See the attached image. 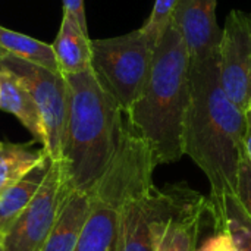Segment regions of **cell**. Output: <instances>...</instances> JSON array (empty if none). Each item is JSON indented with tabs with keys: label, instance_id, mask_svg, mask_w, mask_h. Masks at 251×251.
<instances>
[{
	"label": "cell",
	"instance_id": "23",
	"mask_svg": "<svg viewBox=\"0 0 251 251\" xmlns=\"http://www.w3.org/2000/svg\"><path fill=\"white\" fill-rule=\"evenodd\" d=\"M62 1H63V12H68L69 15H72L75 21L78 22V25L82 28V31L88 34L84 0H62Z\"/></svg>",
	"mask_w": 251,
	"mask_h": 251
},
{
	"label": "cell",
	"instance_id": "8",
	"mask_svg": "<svg viewBox=\"0 0 251 251\" xmlns=\"http://www.w3.org/2000/svg\"><path fill=\"white\" fill-rule=\"evenodd\" d=\"M65 188L59 163L51 160L34 199L0 235L3 251H40L54 224Z\"/></svg>",
	"mask_w": 251,
	"mask_h": 251
},
{
	"label": "cell",
	"instance_id": "19",
	"mask_svg": "<svg viewBox=\"0 0 251 251\" xmlns=\"http://www.w3.org/2000/svg\"><path fill=\"white\" fill-rule=\"evenodd\" d=\"M212 212L226 228L238 251H251V219L235 194L210 200Z\"/></svg>",
	"mask_w": 251,
	"mask_h": 251
},
{
	"label": "cell",
	"instance_id": "2",
	"mask_svg": "<svg viewBox=\"0 0 251 251\" xmlns=\"http://www.w3.org/2000/svg\"><path fill=\"white\" fill-rule=\"evenodd\" d=\"M63 76L68 121L57 163L66 191L90 194L112 157L124 110L93 68Z\"/></svg>",
	"mask_w": 251,
	"mask_h": 251
},
{
	"label": "cell",
	"instance_id": "5",
	"mask_svg": "<svg viewBox=\"0 0 251 251\" xmlns=\"http://www.w3.org/2000/svg\"><path fill=\"white\" fill-rule=\"evenodd\" d=\"M156 43L141 29L91 40V68L126 112L140 96L150 72Z\"/></svg>",
	"mask_w": 251,
	"mask_h": 251
},
{
	"label": "cell",
	"instance_id": "24",
	"mask_svg": "<svg viewBox=\"0 0 251 251\" xmlns=\"http://www.w3.org/2000/svg\"><path fill=\"white\" fill-rule=\"evenodd\" d=\"M246 121H247V126H246L243 149H244V157L249 160V163L251 165V107L246 112Z\"/></svg>",
	"mask_w": 251,
	"mask_h": 251
},
{
	"label": "cell",
	"instance_id": "3",
	"mask_svg": "<svg viewBox=\"0 0 251 251\" xmlns=\"http://www.w3.org/2000/svg\"><path fill=\"white\" fill-rule=\"evenodd\" d=\"M190 66L187 46L171 22L156 43L140 96L125 112L159 165L178 162L184 156L181 137L190 101Z\"/></svg>",
	"mask_w": 251,
	"mask_h": 251
},
{
	"label": "cell",
	"instance_id": "15",
	"mask_svg": "<svg viewBox=\"0 0 251 251\" xmlns=\"http://www.w3.org/2000/svg\"><path fill=\"white\" fill-rule=\"evenodd\" d=\"M119 212L91 201L90 213L74 251H118Z\"/></svg>",
	"mask_w": 251,
	"mask_h": 251
},
{
	"label": "cell",
	"instance_id": "12",
	"mask_svg": "<svg viewBox=\"0 0 251 251\" xmlns=\"http://www.w3.org/2000/svg\"><path fill=\"white\" fill-rule=\"evenodd\" d=\"M51 49L62 75L79 74L91 68V38L68 12L62 15L60 28Z\"/></svg>",
	"mask_w": 251,
	"mask_h": 251
},
{
	"label": "cell",
	"instance_id": "21",
	"mask_svg": "<svg viewBox=\"0 0 251 251\" xmlns=\"http://www.w3.org/2000/svg\"><path fill=\"white\" fill-rule=\"evenodd\" d=\"M212 209V207H210ZM213 213V212H212ZM196 251H238L229 232L226 231V228L216 219L215 213H213V222H212V229L210 232H207L199 240L197 249Z\"/></svg>",
	"mask_w": 251,
	"mask_h": 251
},
{
	"label": "cell",
	"instance_id": "26",
	"mask_svg": "<svg viewBox=\"0 0 251 251\" xmlns=\"http://www.w3.org/2000/svg\"><path fill=\"white\" fill-rule=\"evenodd\" d=\"M0 251H3V250H1V244H0Z\"/></svg>",
	"mask_w": 251,
	"mask_h": 251
},
{
	"label": "cell",
	"instance_id": "22",
	"mask_svg": "<svg viewBox=\"0 0 251 251\" xmlns=\"http://www.w3.org/2000/svg\"><path fill=\"white\" fill-rule=\"evenodd\" d=\"M241 206L247 212V215L251 219V165L246 157H243L240 165V175H238V185L237 193Z\"/></svg>",
	"mask_w": 251,
	"mask_h": 251
},
{
	"label": "cell",
	"instance_id": "14",
	"mask_svg": "<svg viewBox=\"0 0 251 251\" xmlns=\"http://www.w3.org/2000/svg\"><path fill=\"white\" fill-rule=\"evenodd\" d=\"M0 109L12 113L35 141L44 144V126L34 99L22 82L4 69H0Z\"/></svg>",
	"mask_w": 251,
	"mask_h": 251
},
{
	"label": "cell",
	"instance_id": "20",
	"mask_svg": "<svg viewBox=\"0 0 251 251\" xmlns=\"http://www.w3.org/2000/svg\"><path fill=\"white\" fill-rule=\"evenodd\" d=\"M181 0H154L153 9L150 16L147 18L146 24L141 26V29L154 41L160 38L162 32L166 29V26L171 24V19L174 16V12Z\"/></svg>",
	"mask_w": 251,
	"mask_h": 251
},
{
	"label": "cell",
	"instance_id": "18",
	"mask_svg": "<svg viewBox=\"0 0 251 251\" xmlns=\"http://www.w3.org/2000/svg\"><path fill=\"white\" fill-rule=\"evenodd\" d=\"M0 50L15 57L59 72L57 60L51 49V44L43 43L22 32L0 26Z\"/></svg>",
	"mask_w": 251,
	"mask_h": 251
},
{
	"label": "cell",
	"instance_id": "7",
	"mask_svg": "<svg viewBox=\"0 0 251 251\" xmlns=\"http://www.w3.org/2000/svg\"><path fill=\"white\" fill-rule=\"evenodd\" d=\"M0 69L15 75L34 99L44 126V144L47 156L57 162L62 154L66 121L68 88L60 72L15 57L0 50Z\"/></svg>",
	"mask_w": 251,
	"mask_h": 251
},
{
	"label": "cell",
	"instance_id": "4",
	"mask_svg": "<svg viewBox=\"0 0 251 251\" xmlns=\"http://www.w3.org/2000/svg\"><path fill=\"white\" fill-rule=\"evenodd\" d=\"M157 165L150 146L134 129L124 112L112 157L88 197L93 203L115 210L126 203L143 200L156 188L153 172Z\"/></svg>",
	"mask_w": 251,
	"mask_h": 251
},
{
	"label": "cell",
	"instance_id": "1",
	"mask_svg": "<svg viewBox=\"0 0 251 251\" xmlns=\"http://www.w3.org/2000/svg\"><path fill=\"white\" fill-rule=\"evenodd\" d=\"M246 112L225 94L218 51L190 66V101L182 125V153L207 176L210 200L237 193L244 157Z\"/></svg>",
	"mask_w": 251,
	"mask_h": 251
},
{
	"label": "cell",
	"instance_id": "13",
	"mask_svg": "<svg viewBox=\"0 0 251 251\" xmlns=\"http://www.w3.org/2000/svg\"><path fill=\"white\" fill-rule=\"evenodd\" d=\"M154 191L137 201L126 203L119 212L118 251H153L150 224L154 218Z\"/></svg>",
	"mask_w": 251,
	"mask_h": 251
},
{
	"label": "cell",
	"instance_id": "16",
	"mask_svg": "<svg viewBox=\"0 0 251 251\" xmlns=\"http://www.w3.org/2000/svg\"><path fill=\"white\" fill-rule=\"evenodd\" d=\"M50 165L51 159L47 157L22 179L0 191V235L34 199L50 169Z\"/></svg>",
	"mask_w": 251,
	"mask_h": 251
},
{
	"label": "cell",
	"instance_id": "11",
	"mask_svg": "<svg viewBox=\"0 0 251 251\" xmlns=\"http://www.w3.org/2000/svg\"><path fill=\"white\" fill-rule=\"evenodd\" d=\"M91 200L81 191H66L60 200L54 224L40 251H74L90 213Z\"/></svg>",
	"mask_w": 251,
	"mask_h": 251
},
{
	"label": "cell",
	"instance_id": "6",
	"mask_svg": "<svg viewBox=\"0 0 251 251\" xmlns=\"http://www.w3.org/2000/svg\"><path fill=\"white\" fill-rule=\"evenodd\" d=\"M150 224L153 251H196L210 213L209 199L187 182L156 188Z\"/></svg>",
	"mask_w": 251,
	"mask_h": 251
},
{
	"label": "cell",
	"instance_id": "17",
	"mask_svg": "<svg viewBox=\"0 0 251 251\" xmlns=\"http://www.w3.org/2000/svg\"><path fill=\"white\" fill-rule=\"evenodd\" d=\"M47 157L44 149L0 141V191L22 179Z\"/></svg>",
	"mask_w": 251,
	"mask_h": 251
},
{
	"label": "cell",
	"instance_id": "10",
	"mask_svg": "<svg viewBox=\"0 0 251 251\" xmlns=\"http://www.w3.org/2000/svg\"><path fill=\"white\" fill-rule=\"evenodd\" d=\"M218 0H181L171 22L179 31L191 60L218 51L222 29L216 19Z\"/></svg>",
	"mask_w": 251,
	"mask_h": 251
},
{
	"label": "cell",
	"instance_id": "25",
	"mask_svg": "<svg viewBox=\"0 0 251 251\" xmlns=\"http://www.w3.org/2000/svg\"><path fill=\"white\" fill-rule=\"evenodd\" d=\"M250 107H251V93H250ZM250 107H249V109H250Z\"/></svg>",
	"mask_w": 251,
	"mask_h": 251
},
{
	"label": "cell",
	"instance_id": "9",
	"mask_svg": "<svg viewBox=\"0 0 251 251\" xmlns=\"http://www.w3.org/2000/svg\"><path fill=\"white\" fill-rule=\"evenodd\" d=\"M218 56L225 94L247 112L251 93V13L235 9L226 16Z\"/></svg>",
	"mask_w": 251,
	"mask_h": 251
}]
</instances>
